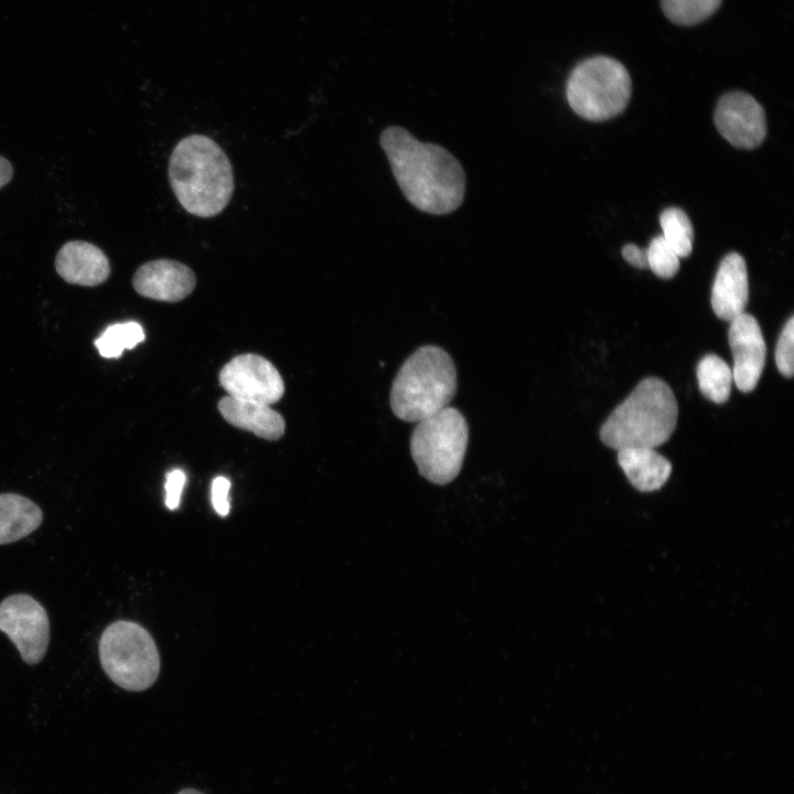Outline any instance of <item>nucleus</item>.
<instances>
[{
	"instance_id": "nucleus-28",
	"label": "nucleus",
	"mask_w": 794,
	"mask_h": 794,
	"mask_svg": "<svg viewBox=\"0 0 794 794\" xmlns=\"http://www.w3.org/2000/svg\"><path fill=\"white\" fill-rule=\"evenodd\" d=\"M176 794H205V793H203L200 790L194 788V787H184L181 791H179Z\"/></svg>"
},
{
	"instance_id": "nucleus-8",
	"label": "nucleus",
	"mask_w": 794,
	"mask_h": 794,
	"mask_svg": "<svg viewBox=\"0 0 794 794\" xmlns=\"http://www.w3.org/2000/svg\"><path fill=\"white\" fill-rule=\"evenodd\" d=\"M0 631L19 651L23 662L39 664L50 642V620L44 607L26 593H14L0 602Z\"/></svg>"
},
{
	"instance_id": "nucleus-15",
	"label": "nucleus",
	"mask_w": 794,
	"mask_h": 794,
	"mask_svg": "<svg viewBox=\"0 0 794 794\" xmlns=\"http://www.w3.org/2000/svg\"><path fill=\"white\" fill-rule=\"evenodd\" d=\"M217 407L228 423L260 438L277 440L285 433V419L268 405L226 396Z\"/></svg>"
},
{
	"instance_id": "nucleus-14",
	"label": "nucleus",
	"mask_w": 794,
	"mask_h": 794,
	"mask_svg": "<svg viewBox=\"0 0 794 794\" xmlns=\"http://www.w3.org/2000/svg\"><path fill=\"white\" fill-rule=\"evenodd\" d=\"M749 300L747 265L737 253L728 254L717 270L712 290L711 307L715 314L725 321H731L744 312Z\"/></svg>"
},
{
	"instance_id": "nucleus-10",
	"label": "nucleus",
	"mask_w": 794,
	"mask_h": 794,
	"mask_svg": "<svg viewBox=\"0 0 794 794\" xmlns=\"http://www.w3.org/2000/svg\"><path fill=\"white\" fill-rule=\"evenodd\" d=\"M715 124L720 135L737 148L753 149L766 136L764 109L744 92H730L719 99Z\"/></svg>"
},
{
	"instance_id": "nucleus-26",
	"label": "nucleus",
	"mask_w": 794,
	"mask_h": 794,
	"mask_svg": "<svg viewBox=\"0 0 794 794\" xmlns=\"http://www.w3.org/2000/svg\"><path fill=\"white\" fill-rule=\"evenodd\" d=\"M623 258L636 268H648L646 248H640L633 244L625 245L622 248Z\"/></svg>"
},
{
	"instance_id": "nucleus-5",
	"label": "nucleus",
	"mask_w": 794,
	"mask_h": 794,
	"mask_svg": "<svg viewBox=\"0 0 794 794\" xmlns=\"http://www.w3.org/2000/svg\"><path fill=\"white\" fill-rule=\"evenodd\" d=\"M416 423L410 453L419 474L438 485L450 483L460 473L466 452L469 427L464 416L448 406Z\"/></svg>"
},
{
	"instance_id": "nucleus-4",
	"label": "nucleus",
	"mask_w": 794,
	"mask_h": 794,
	"mask_svg": "<svg viewBox=\"0 0 794 794\" xmlns=\"http://www.w3.org/2000/svg\"><path fill=\"white\" fill-rule=\"evenodd\" d=\"M457 389V368L451 356L437 345H423L398 369L389 404L397 418L416 423L448 407Z\"/></svg>"
},
{
	"instance_id": "nucleus-19",
	"label": "nucleus",
	"mask_w": 794,
	"mask_h": 794,
	"mask_svg": "<svg viewBox=\"0 0 794 794\" xmlns=\"http://www.w3.org/2000/svg\"><path fill=\"white\" fill-rule=\"evenodd\" d=\"M144 340L142 326L133 321L111 324L95 340L99 354L106 358H117L125 350L133 348Z\"/></svg>"
},
{
	"instance_id": "nucleus-3",
	"label": "nucleus",
	"mask_w": 794,
	"mask_h": 794,
	"mask_svg": "<svg viewBox=\"0 0 794 794\" xmlns=\"http://www.w3.org/2000/svg\"><path fill=\"white\" fill-rule=\"evenodd\" d=\"M678 406L670 387L657 377L641 380L600 429L602 442L615 450L655 448L673 434Z\"/></svg>"
},
{
	"instance_id": "nucleus-21",
	"label": "nucleus",
	"mask_w": 794,
	"mask_h": 794,
	"mask_svg": "<svg viewBox=\"0 0 794 794\" xmlns=\"http://www.w3.org/2000/svg\"><path fill=\"white\" fill-rule=\"evenodd\" d=\"M722 0H661L664 14L678 25H695L710 15L720 7Z\"/></svg>"
},
{
	"instance_id": "nucleus-2",
	"label": "nucleus",
	"mask_w": 794,
	"mask_h": 794,
	"mask_svg": "<svg viewBox=\"0 0 794 794\" xmlns=\"http://www.w3.org/2000/svg\"><path fill=\"white\" fill-rule=\"evenodd\" d=\"M168 172L180 204L198 217L219 214L234 192V175L226 153L204 135L187 136L175 146Z\"/></svg>"
},
{
	"instance_id": "nucleus-9",
	"label": "nucleus",
	"mask_w": 794,
	"mask_h": 794,
	"mask_svg": "<svg viewBox=\"0 0 794 794\" xmlns=\"http://www.w3.org/2000/svg\"><path fill=\"white\" fill-rule=\"evenodd\" d=\"M219 384L228 396L272 405L285 394V383L277 368L265 357L242 354L219 372Z\"/></svg>"
},
{
	"instance_id": "nucleus-27",
	"label": "nucleus",
	"mask_w": 794,
	"mask_h": 794,
	"mask_svg": "<svg viewBox=\"0 0 794 794\" xmlns=\"http://www.w3.org/2000/svg\"><path fill=\"white\" fill-rule=\"evenodd\" d=\"M13 168L11 163L0 155V189L11 181Z\"/></svg>"
},
{
	"instance_id": "nucleus-22",
	"label": "nucleus",
	"mask_w": 794,
	"mask_h": 794,
	"mask_svg": "<svg viewBox=\"0 0 794 794\" xmlns=\"http://www.w3.org/2000/svg\"><path fill=\"white\" fill-rule=\"evenodd\" d=\"M646 251L648 268L657 277L669 279L679 270V257L662 235L651 240Z\"/></svg>"
},
{
	"instance_id": "nucleus-17",
	"label": "nucleus",
	"mask_w": 794,
	"mask_h": 794,
	"mask_svg": "<svg viewBox=\"0 0 794 794\" xmlns=\"http://www.w3.org/2000/svg\"><path fill=\"white\" fill-rule=\"evenodd\" d=\"M42 521L43 513L33 501L15 493L0 494V545L29 536Z\"/></svg>"
},
{
	"instance_id": "nucleus-1",
	"label": "nucleus",
	"mask_w": 794,
	"mask_h": 794,
	"mask_svg": "<svg viewBox=\"0 0 794 794\" xmlns=\"http://www.w3.org/2000/svg\"><path fill=\"white\" fill-rule=\"evenodd\" d=\"M380 146L405 197L421 212L444 215L457 210L465 193V174L443 147L421 142L408 130H383Z\"/></svg>"
},
{
	"instance_id": "nucleus-12",
	"label": "nucleus",
	"mask_w": 794,
	"mask_h": 794,
	"mask_svg": "<svg viewBox=\"0 0 794 794\" xmlns=\"http://www.w3.org/2000/svg\"><path fill=\"white\" fill-rule=\"evenodd\" d=\"M195 285L196 278L190 267L164 258L144 262L132 278V286L140 296L164 302L183 300Z\"/></svg>"
},
{
	"instance_id": "nucleus-20",
	"label": "nucleus",
	"mask_w": 794,
	"mask_h": 794,
	"mask_svg": "<svg viewBox=\"0 0 794 794\" xmlns=\"http://www.w3.org/2000/svg\"><path fill=\"white\" fill-rule=\"evenodd\" d=\"M659 223L663 238L678 257H687L693 249V226L686 213L678 207H668L661 213Z\"/></svg>"
},
{
	"instance_id": "nucleus-16",
	"label": "nucleus",
	"mask_w": 794,
	"mask_h": 794,
	"mask_svg": "<svg viewBox=\"0 0 794 794\" xmlns=\"http://www.w3.org/2000/svg\"><path fill=\"white\" fill-rule=\"evenodd\" d=\"M618 462L630 483L641 492L661 489L672 473L670 462L653 448L621 449Z\"/></svg>"
},
{
	"instance_id": "nucleus-23",
	"label": "nucleus",
	"mask_w": 794,
	"mask_h": 794,
	"mask_svg": "<svg viewBox=\"0 0 794 794\" xmlns=\"http://www.w3.org/2000/svg\"><path fill=\"white\" fill-rule=\"evenodd\" d=\"M775 363L780 373L791 378L794 373V318L785 323L775 348Z\"/></svg>"
},
{
	"instance_id": "nucleus-25",
	"label": "nucleus",
	"mask_w": 794,
	"mask_h": 794,
	"mask_svg": "<svg viewBox=\"0 0 794 794\" xmlns=\"http://www.w3.org/2000/svg\"><path fill=\"white\" fill-rule=\"evenodd\" d=\"M185 474L181 470H173L167 475L165 505L169 509H176L180 505L181 494L185 484Z\"/></svg>"
},
{
	"instance_id": "nucleus-11",
	"label": "nucleus",
	"mask_w": 794,
	"mask_h": 794,
	"mask_svg": "<svg viewBox=\"0 0 794 794\" xmlns=\"http://www.w3.org/2000/svg\"><path fill=\"white\" fill-rule=\"evenodd\" d=\"M728 341L733 356V382L739 390L751 391L761 377L766 355L762 331L755 318L743 312L732 319Z\"/></svg>"
},
{
	"instance_id": "nucleus-7",
	"label": "nucleus",
	"mask_w": 794,
	"mask_h": 794,
	"mask_svg": "<svg viewBox=\"0 0 794 794\" xmlns=\"http://www.w3.org/2000/svg\"><path fill=\"white\" fill-rule=\"evenodd\" d=\"M100 665L119 687L141 691L151 687L160 672L154 640L140 624L119 620L109 624L99 639Z\"/></svg>"
},
{
	"instance_id": "nucleus-24",
	"label": "nucleus",
	"mask_w": 794,
	"mask_h": 794,
	"mask_svg": "<svg viewBox=\"0 0 794 794\" xmlns=\"http://www.w3.org/2000/svg\"><path fill=\"white\" fill-rule=\"evenodd\" d=\"M230 482L225 476H217L212 483V504L219 516H226L229 513L230 504L228 494Z\"/></svg>"
},
{
	"instance_id": "nucleus-6",
	"label": "nucleus",
	"mask_w": 794,
	"mask_h": 794,
	"mask_svg": "<svg viewBox=\"0 0 794 794\" xmlns=\"http://www.w3.org/2000/svg\"><path fill=\"white\" fill-rule=\"evenodd\" d=\"M627 69L619 61L596 55L578 63L571 71L566 96L571 109L591 121H602L621 114L631 97Z\"/></svg>"
},
{
	"instance_id": "nucleus-13",
	"label": "nucleus",
	"mask_w": 794,
	"mask_h": 794,
	"mask_svg": "<svg viewBox=\"0 0 794 794\" xmlns=\"http://www.w3.org/2000/svg\"><path fill=\"white\" fill-rule=\"evenodd\" d=\"M55 269L66 282L86 287L98 286L110 275L106 254L84 240L65 243L56 254Z\"/></svg>"
},
{
	"instance_id": "nucleus-18",
	"label": "nucleus",
	"mask_w": 794,
	"mask_h": 794,
	"mask_svg": "<svg viewBox=\"0 0 794 794\" xmlns=\"http://www.w3.org/2000/svg\"><path fill=\"white\" fill-rule=\"evenodd\" d=\"M697 379L701 394L716 404L728 400L733 382L732 369L718 355L704 356L697 366Z\"/></svg>"
}]
</instances>
